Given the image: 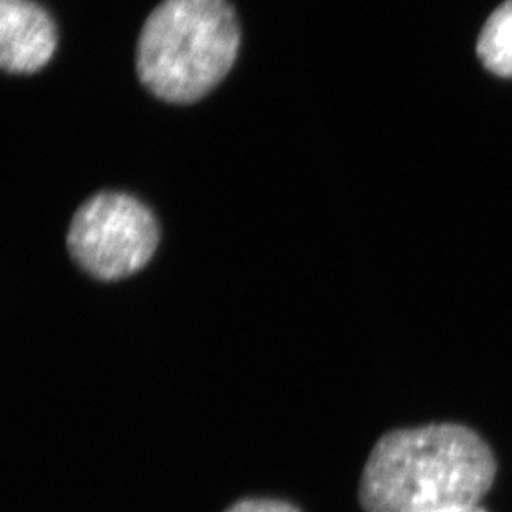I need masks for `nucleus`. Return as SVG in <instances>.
Instances as JSON below:
<instances>
[{
  "mask_svg": "<svg viewBox=\"0 0 512 512\" xmlns=\"http://www.w3.org/2000/svg\"><path fill=\"white\" fill-rule=\"evenodd\" d=\"M498 464L488 443L468 426L390 431L373 446L358 499L365 512H441L478 506Z\"/></svg>",
  "mask_w": 512,
  "mask_h": 512,
  "instance_id": "nucleus-1",
  "label": "nucleus"
},
{
  "mask_svg": "<svg viewBox=\"0 0 512 512\" xmlns=\"http://www.w3.org/2000/svg\"><path fill=\"white\" fill-rule=\"evenodd\" d=\"M241 27L228 0H163L136 45V73L163 102L189 105L213 92L236 63Z\"/></svg>",
  "mask_w": 512,
  "mask_h": 512,
  "instance_id": "nucleus-2",
  "label": "nucleus"
},
{
  "mask_svg": "<svg viewBox=\"0 0 512 512\" xmlns=\"http://www.w3.org/2000/svg\"><path fill=\"white\" fill-rule=\"evenodd\" d=\"M160 226L140 199L120 191L93 194L73 214L67 247L75 264L98 281L133 276L155 256Z\"/></svg>",
  "mask_w": 512,
  "mask_h": 512,
  "instance_id": "nucleus-3",
  "label": "nucleus"
},
{
  "mask_svg": "<svg viewBox=\"0 0 512 512\" xmlns=\"http://www.w3.org/2000/svg\"><path fill=\"white\" fill-rule=\"evenodd\" d=\"M57 49V27L34 0H0V65L12 75L42 70Z\"/></svg>",
  "mask_w": 512,
  "mask_h": 512,
  "instance_id": "nucleus-4",
  "label": "nucleus"
},
{
  "mask_svg": "<svg viewBox=\"0 0 512 512\" xmlns=\"http://www.w3.org/2000/svg\"><path fill=\"white\" fill-rule=\"evenodd\" d=\"M476 52L489 72L512 78V0H506L489 15L479 34Z\"/></svg>",
  "mask_w": 512,
  "mask_h": 512,
  "instance_id": "nucleus-5",
  "label": "nucleus"
},
{
  "mask_svg": "<svg viewBox=\"0 0 512 512\" xmlns=\"http://www.w3.org/2000/svg\"><path fill=\"white\" fill-rule=\"evenodd\" d=\"M226 512H300L290 504L282 501H271V499H244L239 503L232 504Z\"/></svg>",
  "mask_w": 512,
  "mask_h": 512,
  "instance_id": "nucleus-6",
  "label": "nucleus"
},
{
  "mask_svg": "<svg viewBox=\"0 0 512 512\" xmlns=\"http://www.w3.org/2000/svg\"><path fill=\"white\" fill-rule=\"evenodd\" d=\"M441 512H486L483 508H479V506H469V508H458V509H448V511Z\"/></svg>",
  "mask_w": 512,
  "mask_h": 512,
  "instance_id": "nucleus-7",
  "label": "nucleus"
}]
</instances>
